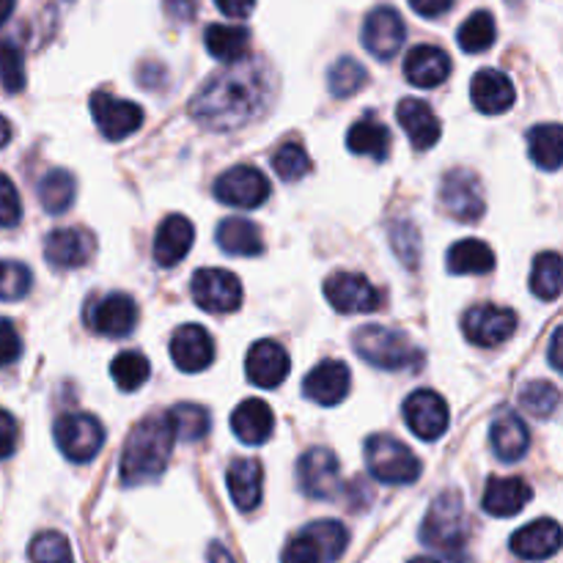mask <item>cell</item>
<instances>
[{
  "mask_svg": "<svg viewBox=\"0 0 563 563\" xmlns=\"http://www.w3.org/2000/svg\"><path fill=\"white\" fill-rule=\"evenodd\" d=\"M273 91V75L262 60H234L198 88L190 99V115L207 130H240L267 110Z\"/></svg>",
  "mask_w": 563,
  "mask_h": 563,
  "instance_id": "cell-1",
  "label": "cell"
},
{
  "mask_svg": "<svg viewBox=\"0 0 563 563\" xmlns=\"http://www.w3.org/2000/svg\"><path fill=\"white\" fill-rule=\"evenodd\" d=\"M170 451H174V432L165 412L137 421L121 451V482L126 487H137L159 478L168 467Z\"/></svg>",
  "mask_w": 563,
  "mask_h": 563,
  "instance_id": "cell-2",
  "label": "cell"
},
{
  "mask_svg": "<svg viewBox=\"0 0 563 563\" xmlns=\"http://www.w3.org/2000/svg\"><path fill=\"white\" fill-rule=\"evenodd\" d=\"M352 346L363 361L383 372H421L423 361H427L423 352L405 333L379 328V324H363L361 330H355Z\"/></svg>",
  "mask_w": 563,
  "mask_h": 563,
  "instance_id": "cell-3",
  "label": "cell"
},
{
  "mask_svg": "<svg viewBox=\"0 0 563 563\" xmlns=\"http://www.w3.org/2000/svg\"><path fill=\"white\" fill-rule=\"evenodd\" d=\"M467 539H471V526L460 493H443L429 506L421 526V542L454 561L465 555Z\"/></svg>",
  "mask_w": 563,
  "mask_h": 563,
  "instance_id": "cell-4",
  "label": "cell"
},
{
  "mask_svg": "<svg viewBox=\"0 0 563 563\" xmlns=\"http://www.w3.org/2000/svg\"><path fill=\"white\" fill-rule=\"evenodd\" d=\"M366 467L377 482L405 487L421 476V460L394 434H374L366 443Z\"/></svg>",
  "mask_w": 563,
  "mask_h": 563,
  "instance_id": "cell-5",
  "label": "cell"
},
{
  "mask_svg": "<svg viewBox=\"0 0 563 563\" xmlns=\"http://www.w3.org/2000/svg\"><path fill=\"white\" fill-rule=\"evenodd\" d=\"M55 445L69 462H91L104 443V429L88 412H66L55 421Z\"/></svg>",
  "mask_w": 563,
  "mask_h": 563,
  "instance_id": "cell-6",
  "label": "cell"
},
{
  "mask_svg": "<svg viewBox=\"0 0 563 563\" xmlns=\"http://www.w3.org/2000/svg\"><path fill=\"white\" fill-rule=\"evenodd\" d=\"M324 297L339 313H374L385 295L361 273H333L324 280Z\"/></svg>",
  "mask_w": 563,
  "mask_h": 563,
  "instance_id": "cell-7",
  "label": "cell"
},
{
  "mask_svg": "<svg viewBox=\"0 0 563 563\" xmlns=\"http://www.w3.org/2000/svg\"><path fill=\"white\" fill-rule=\"evenodd\" d=\"M440 207L445 209L449 218L460 220V223H476V220H482L487 203H484L478 176L465 168L449 170L443 185H440Z\"/></svg>",
  "mask_w": 563,
  "mask_h": 563,
  "instance_id": "cell-8",
  "label": "cell"
},
{
  "mask_svg": "<svg viewBox=\"0 0 563 563\" xmlns=\"http://www.w3.org/2000/svg\"><path fill=\"white\" fill-rule=\"evenodd\" d=\"M192 300L209 313H231L242 306V284L234 273L203 267L192 275Z\"/></svg>",
  "mask_w": 563,
  "mask_h": 563,
  "instance_id": "cell-9",
  "label": "cell"
},
{
  "mask_svg": "<svg viewBox=\"0 0 563 563\" xmlns=\"http://www.w3.org/2000/svg\"><path fill=\"white\" fill-rule=\"evenodd\" d=\"M214 198L225 207L256 209L269 198V179L251 165H236L214 179Z\"/></svg>",
  "mask_w": 563,
  "mask_h": 563,
  "instance_id": "cell-10",
  "label": "cell"
},
{
  "mask_svg": "<svg viewBox=\"0 0 563 563\" xmlns=\"http://www.w3.org/2000/svg\"><path fill=\"white\" fill-rule=\"evenodd\" d=\"M300 489L313 500H330L341 493L339 456L330 449H311L297 462Z\"/></svg>",
  "mask_w": 563,
  "mask_h": 563,
  "instance_id": "cell-11",
  "label": "cell"
},
{
  "mask_svg": "<svg viewBox=\"0 0 563 563\" xmlns=\"http://www.w3.org/2000/svg\"><path fill=\"white\" fill-rule=\"evenodd\" d=\"M462 330L465 339L476 346H500L515 335L517 330V313L504 306H473L462 319Z\"/></svg>",
  "mask_w": 563,
  "mask_h": 563,
  "instance_id": "cell-12",
  "label": "cell"
},
{
  "mask_svg": "<svg viewBox=\"0 0 563 563\" xmlns=\"http://www.w3.org/2000/svg\"><path fill=\"white\" fill-rule=\"evenodd\" d=\"M91 115L97 121L99 132L108 141H124L132 132L141 130L143 110L141 104L130 102V99H119L108 91H97L91 97Z\"/></svg>",
  "mask_w": 563,
  "mask_h": 563,
  "instance_id": "cell-13",
  "label": "cell"
},
{
  "mask_svg": "<svg viewBox=\"0 0 563 563\" xmlns=\"http://www.w3.org/2000/svg\"><path fill=\"white\" fill-rule=\"evenodd\" d=\"M97 251V240L91 231L80 225H66V229L49 231L44 240V258L55 269H77L86 267Z\"/></svg>",
  "mask_w": 563,
  "mask_h": 563,
  "instance_id": "cell-14",
  "label": "cell"
},
{
  "mask_svg": "<svg viewBox=\"0 0 563 563\" xmlns=\"http://www.w3.org/2000/svg\"><path fill=\"white\" fill-rule=\"evenodd\" d=\"M407 38L405 20L390 5H377L363 22V47L377 60H390Z\"/></svg>",
  "mask_w": 563,
  "mask_h": 563,
  "instance_id": "cell-15",
  "label": "cell"
},
{
  "mask_svg": "<svg viewBox=\"0 0 563 563\" xmlns=\"http://www.w3.org/2000/svg\"><path fill=\"white\" fill-rule=\"evenodd\" d=\"M405 421L421 440H438L449 429V405L434 390H416L405 401Z\"/></svg>",
  "mask_w": 563,
  "mask_h": 563,
  "instance_id": "cell-16",
  "label": "cell"
},
{
  "mask_svg": "<svg viewBox=\"0 0 563 563\" xmlns=\"http://www.w3.org/2000/svg\"><path fill=\"white\" fill-rule=\"evenodd\" d=\"M289 368H291L289 352L273 339L256 341L245 357L247 379H251L256 388H264V390H273L278 388V385H284L286 377H289Z\"/></svg>",
  "mask_w": 563,
  "mask_h": 563,
  "instance_id": "cell-17",
  "label": "cell"
},
{
  "mask_svg": "<svg viewBox=\"0 0 563 563\" xmlns=\"http://www.w3.org/2000/svg\"><path fill=\"white\" fill-rule=\"evenodd\" d=\"M350 366L330 357V361H322L319 366H313L311 374L302 379V394H306V399L317 401V405L335 407L350 396Z\"/></svg>",
  "mask_w": 563,
  "mask_h": 563,
  "instance_id": "cell-18",
  "label": "cell"
},
{
  "mask_svg": "<svg viewBox=\"0 0 563 563\" xmlns=\"http://www.w3.org/2000/svg\"><path fill=\"white\" fill-rule=\"evenodd\" d=\"M170 357L176 368L185 374H198L212 366L214 361V341L201 324H181L170 335Z\"/></svg>",
  "mask_w": 563,
  "mask_h": 563,
  "instance_id": "cell-19",
  "label": "cell"
},
{
  "mask_svg": "<svg viewBox=\"0 0 563 563\" xmlns=\"http://www.w3.org/2000/svg\"><path fill=\"white\" fill-rule=\"evenodd\" d=\"M88 322H91L97 333L108 335V339H124V335L135 330L137 306L130 295L113 291V295L93 302V308L88 311Z\"/></svg>",
  "mask_w": 563,
  "mask_h": 563,
  "instance_id": "cell-20",
  "label": "cell"
},
{
  "mask_svg": "<svg viewBox=\"0 0 563 563\" xmlns=\"http://www.w3.org/2000/svg\"><path fill=\"white\" fill-rule=\"evenodd\" d=\"M396 119H399L401 130H405V135L410 137L418 152L432 148L443 135L440 119L423 99H401L399 108H396Z\"/></svg>",
  "mask_w": 563,
  "mask_h": 563,
  "instance_id": "cell-21",
  "label": "cell"
},
{
  "mask_svg": "<svg viewBox=\"0 0 563 563\" xmlns=\"http://www.w3.org/2000/svg\"><path fill=\"white\" fill-rule=\"evenodd\" d=\"M192 242H196V229L190 220L185 214H168L154 236V262L159 267H176L190 253Z\"/></svg>",
  "mask_w": 563,
  "mask_h": 563,
  "instance_id": "cell-22",
  "label": "cell"
},
{
  "mask_svg": "<svg viewBox=\"0 0 563 563\" xmlns=\"http://www.w3.org/2000/svg\"><path fill=\"white\" fill-rule=\"evenodd\" d=\"M471 99L476 104L478 113L484 115H498L511 110L515 104L517 91L515 82L498 69H482L471 82Z\"/></svg>",
  "mask_w": 563,
  "mask_h": 563,
  "instance_id": "cell-23",
  "label": "cell"
},
{
  "mask_svg": "<svg viewBox=\"0 0 563 563\" xmlns=\"http://www.w3.org/2000/svg\"><path fill=\"white\" fill-rule=\"evenodd\" d=\"M405 75L407 80L418 88L443 86L451 75L449 53L434 47V44H418V47H412L410 53H407Z\"/></svg>",
  "mask_w": 563,
  "mask_h": 563,
  "instance_id": "cell-24",
  "label": "cell"
},
{
  "mask_svg": "<svg viewBox=\"0 0 563 563\" xmlns=\"http://www.w3.org/2000/svg\"><path fill=\"white\" fill-rule=\"evenodd\" d=\"M511 553L520 555L522 561H548L559 553L561 548V528L555 520H533L531 526L520 528L511 537Z\"/></svg>",
  "mask_w": 563,
  "mask_h": 563,
  "instance_id": "cell-25",
  "label": "cell"
},
{
  "mask_svg": "<svg viewBox=\"0 0 563 563\" xmlns=\"http://www.w3.org/2000/svg\"><path fill=\"white\" fill-rule=\"evenodd\" d=\"M533 489L526 478L520 476H504L489 478L487 489H484V511L493 517H515L531 504Z\"/></svg>",
  "mask_w": 563,
  "mask_h": 563,
  "instance_id": "cell-26",
  "label": "cell"
},
{
  "mask_svg": "<svg viewBox=\"0 0 563 563\" xmlns=\"http://www.w3.org/2000/svg\"><path fill=\"white\" fill-rule=\"evenodd\" d=\"M489 445L500 462H520L531 449V432L517 412L504 410L489 427Z\"/></svg>",
  "mask_w": 563,
  "mask_h": 563,
  "instance_id": "cell-27",
  "label": "cell"
},
{
  "mask_svg": "<svg viewBox=\"0 0 563 563\" xmlns=\"http://www.w3.org/2000/svg\"><path fill=\"white\" fill-rule=\"evenodd\" d=\"M231 500L240 511H253L262 504L264 467L258 460H234L225 473Z\"/></svg>",
  "mask_w": 563,
  "mask_h": 563,
  "instance_id": "cell-28",
  "label": "cell"
},
{
  "mask_svg": "<svg viewBox=\"0 0 563 563\" xmlns=\"http://www.w3.org/2000/svg\"><path fill=\"white\" fill-rule=\"evenodd\" d=\"M231 429L245 445H262L273 438L275 416L267 401L245 399L231 416Z\"/></svg>",
  "mask_w": 563,
  "mask_h": 563,
  "instance_id": "cell-29",
  "label": "cell"
},
{
  "mask_svg": "<svg viewBox=\"0 0 563 563\" xmlns=\"http://www.w3.org/2000/svg\"><path fill=\"white\" fill-rule=\"evenodd\" d=\"M346 146L357 157H372L383 163L390 154V130L374 113L357 119L346 132Z\"/></svg>",
  "mask_w": 563,
  "mask_h": 563,
  "instance_id": "cell-30",
  "label": "cell"
},
{
  "mask_svg": "<svg viewBox=\"0 0 563 563\" xmlns=\"http://www.w3.org/2000/svg\"><path fill=\"white\" fill-rule=\"evenodd\" d=\"M218 245L220 251L229 253V256H262L264 253V240L262 231L253 220L247 218H225L218 225Z\"/></svg>",
  "mask_w": 563,
  "mask_h": 563,
  "instance_id": "cell-31",
  "label": "cell"
},
{
  "mask_svg": "<svg viewBox=\"0 0 563 563\" xmlns=\"http://www.w3.org/2000/svg\"><path fill=\"white\" fill-rule=\"evenodd\" d=\"M203 44H207L209 55L223 64H234V60L247 58L251 53V31L242 25H209L203 31Z\"/></svg>",
  "mask_w": 563,
  "mask_h": 563,
  "instance_id": "cell-32",
  "label": "cell"
},
{
  "mask_svg": "<svg viewBox=\"0 0 563 563\" xmlns=\"http://www.w3.org/2000/svg\"><path fill=\"white\" fill-rule=\"evenodd\" d=\"M165 416H168L174 440H185V443H198L212 429V416H209L207 407L190 405V401H179Z\"/></svg>",
  "mask_w": 563,
  "mask_h": 563,
  "instance_id": "cell-33",
  "label": "cell"
},
{
  "mask_svg": "<svg viewBox=\"0 0 563 563\" xmlns=\"http://www.w3.org/2000/svg\"><path fill=\"white\" fill-rule=\"evenodd\" d=\"M495 267V253L482 240H462L451 245L449 269L454 275H487Z\"/></svg>",
  "mask_w": 563,
  "mask_h": 563,
  "instance_id": "cell-34",
  "label": "cell"
},
{
  "mask_svg": "<svg viewBox=\"0 0 563 563\" xmlns=\"http://www.w3.org/2000/svg\"><path fill=\"white\" fill-rule=\"evenodd\" d=\"M528 152H531V159L542 170H555L561 168L563 163V132L559 124H539L533 126L531 135H528Z\"/></svg>",
  "mask_w": 563,
  "mask_h": 563,
  "instance_id": "cell-35",
  "label": "cell"
},
{
  "mask_svg": "<svg viewBox=\"0 0 563 563\" xmlns=\"http://www.w3.org/2000/svg\"><path fill=\"white\" fill-rule=\"evenodd\" d=\"M75 176L69 170H49L38 181V201L49 214H64L75 201Z\"/></svg>",
  "mask_w": 563,
  "mask_h": 563,
  "instance_id": "cell-36",
  "label": "cell"
},
{
  "mask_svg": "<svg viewBox=\"0 0 563 563\" xmlns=\"http://www.w3.org/2000/svg\"><path fill=\"white\" fill-rule=\"evenodd\" d=\"M498 27H495V16L489 11H473L465 22L460 25L456 42L465 53H487L495 44Z\"/></svg>",
  "mask_w": 563,
  "mask_h": 563,
  "instance_id": "cell-37",
  "label": "cell"
},
{
  "mask_svg": "<svg viewBox=\"0 0 563 563\" xmlns=\"http://www.w3.org/2000/svg\"><path fill=\"white\" fill-rule=\"evenodd\" d=\"M531 291L542 300L553 302L559 300L561 295V256L555 251L542 253L533 262V273H531Z\"/></svg>",
  "mask_w": 563,
  "mask_h": 563,
  "instance_id": "cell-38",
  "label": "cell"
},
{
  "mask_svg": "<svg viewBox=\"0 0 563 563\" xmlns=\"http://www.w3.org/2000/svg\"><path fill=\"white\" fill-rule=\"evenodd\" d=\"M368 82V71L355 58H339L328 71V88L333 97L346 99L355 97Z\"/></svg>",
  "mask_w": 563,
  "mask_h": 563,
  "instance_id": "cell-39",
  "label": "cell"
},
{
  "mask_svg": "<svg viewBox=\"0 0 563 563\" xmlns=\"http://www.w3.org/2000/svg\"><path fill=\"white\" fill-rule=\"evenodd\" d=\"M152 374V366H148L146 357L141 352H121L113 363H110V377L126 394H135L143 383Z\"/></svg>",
  "mask_w": 563,
  "mask_h": 563,
  "instance_id": "cell-40",
  "label": "cell"
},
{
  "mask_svg": "<svg viewBox=\"0 0 563 563\" xmlns=\"http://www.w3.org/2000/svg\"><path fill=\"white\" fill-rule=\"evenodd\" d=\"M561 394L553 383L548 379H533V383L522 385L520 390V407L537 418H550L559 410Z\"/></svg>",
  "mask_w": 563,
  "mask_h": 563,
  "instance_id": "cell-41",
  "label": "cell"
},
{
  "mask_svg": "<svg viewBox=\"0 0 563 563\" xmlns=\"http://www.w3.org/2000/svg\"><path fill=\"white\" fill-rule=\"evenodd\" d=\"M306 528L311 531V537L317 539L319 548H322L324 563H333L344 555L346 544H350V533H346V528L341 526V522L319 520V522H311V526H306Z\"/></svg>",
  "mask_w": 563,
  "mask_h": 563,
  "instance_id": "cell-42",
  "label": "cell"
},
{
  "mask_svg": "<svg viewBox=\"0 0 563 563\" xmlns=\"http://www.w3.org/2000/svg\"><path fill=\"white\" fill-rule=\"evenodd\" d=\"M273 168L278 179L284 181H300L311 170V157L300 143H284L278 152L273 154Z\"/></svg>",
  "mask_w": 563,
  "mask_h": 563,
  "instance_id": "cell-43",
  "label": "cell"
},
{
  "mask_svg": "<svg viewBox=\"0 0 563 563\" xmlns=\"http://www.w3.org/2000/svg\"><path fill=\"white\" fill-rule=\"evenodd\" d=\"M27 555H31L33 563H75L66 537L55 531H44L38 537H33Z\"/></svg>",
  "mask_w": 563,
  "mask_h": 563,
  "instance_id": "cell-44",
  "label": "cell"
},
{
  "mask_svg": "<svg viewBox=\"0 0 563 563\" xmlns=\"http://www.w3.org/2000/svg\"><path fill=\"white\" fill-rule=\"evenodd\" d=\"M33 275L22 262L0 258V302H14L31 291Z\"/></svg>",
  "mask_w": 563,
  "mask_h": 563,
  "instance_id": "cell-45",
  "label": "cell"
},
{
  "mask_svg": "<svg viewBox=\"0 0 563 563\" xmlns=\"http://www.w3.org/2000/svg\"><path fill=\"white\" fill-rule=\"evenodd\" d=\"M0 82L9 93L25 88V58L14 42H0Z\"/></svg>",
  "mask_w": 563,
  "mask_h": 563,
  "instance_id": "cell-46",
  "label": "cell"
},
{
  "mask_svg": "<svg viewBox=\"0 0 563 563\" xmlns=\"http://www.w3.org/2000/svg\"><path fill=\"white\" fill-rule=\"evenodd\" d=\"M390 242H394V251L407 267H418V258H421V234H418L416 223L410 220H401L394 223L390 229Z\"/></svg>",
  "mask_w": 563,
  "mask_h": 563,
  "instance_id": "cell-47",
  "label": "cell"
},
{
  "mask_svg": "<svg viewBox=\"0 0 563 563\" xmlns=\"http://www.w3.org/2000/svg\"><path fill=\"white\" fill-rule=\"evenodd\" d=\"M284 563H324L322 548H319L317 539L311 537L308 528H302L297 537H291L284 548Z\"/></svg>",
  "mask_w": 563,
  "mask_h": 563,
  "instance_id": "cell-48",
  "label": "cell"
},
{
  "mask_svg": "<svg viewBox=\"0 0 563 563\" xmlns=\"http://www.w3.org/2000/svg\"><path fill=\"white\" fill-rule=\"evenodd\" d=\"M22 218V201L20 192H16L14 181L5 174H0V225L11 229V225L20 223Z\"/></svg>",
  "mask_w": 563,
  "mask_h": 563,
  "instance_id": "cell-49",
  "label": "cell"
},
{
  "mask_svg": "<svg viewBox=\"0 0 563 563\" xmlns=\"http://www.w3.org/2000/svg\"><path fill=\"white\" fill-rule=\"evenodd\" d=\"M22 355V339L16 333L14 322L11 319H0V368L11 366V363L20 361Z\"/></svg>",
  "mask_w": 563,
  "mask_h": 563,
  "instance_id": "cell-50",
  "label": "cell"
},
{
  "mask_svg": "<svg viewBox=\"0 0 563 563\" xmlns=\"http://www.w3.org/2000/svg\"><path fill=\"white\" fill-rule=\"evenodd\" d=\"M16 451V421L11 412L0 407V462L9 460Z\"/></svg>",
  "mask_w": 563,
  "mask_h": 563,
  "instance_id": "cell-51",
  "label": "cell"
},
{
  "mask_svg": "<svg viewBox=\"0 0 563 563\" xmlns=\"http://www.w3.org/2000/svg\"><path fill=\"white\" fill-rule=\"evenodd\" d=\"M163 3L176 22H190L198 14V0H163Z\"/></svg>",
  "mask_w": 563,
  "mask_h": 563,
  "instance_id": "cell-52",
  "label": "cell"
},
{
  "mask_svg": "<svg viewBox=\"0 0 563 563\" xmlns=\"http://www.w3.org/2000/svg\"><path fill=\"white\" fill-rule=\"evenodd\" d=\"M214 3L225 16H234V20L251 16V11L256 9V0H214Z\"/></svg>",
  "mask_w": 563,
  "mask_h": 563,
  "instance_id": "cell-53",
  "label": "cell"
},
{
  "mask_svg": "<svg viewBox=\"0 0 563 563\" xmlns=\"http://www.w3.org/2000/svg\"><path fill=\"white\" fill-rule=\"evenodd\" d=\"M410 5L421 16H440L454 5V0H410Z\"/></svg>",
  "mask_w": 563,
  "mask_h": 563,
  "instance_id": "cell-54",
  "label": "cell"
},
{
  "mask_svg": "<svg viewBox=\"0 0 563 563\" xmlns=\"http://www.w3.org/2000/svg\"><path fill=\"white\" fill-rule=\"evenodd\" d=\"M561 341H563V330L555 328L553 339H550V366L555 368V372H563V361H561Z\"/></svg>",
  "mask_w": 563,
  "mask_h": 563,
  "instance_id": "cell-55",
  "label": "cell"
},
{
  "mask_svg": "<svg viewBox=\"0 0 563 563\" xmlns=\"http://www.w3.org/2000/svg\"><path fill=\"white\" fill-rule=\"evenodd\" d=\"M209 563H234V559H231V553L223 544L212 542L209 544Z\"/></svg>",
  "mask_w": 563,
  "mask_h": 563,
  "instance_id": "cell-56",
  "label": "cell"
},
{
  "mask_svg": "<svg viewBox=\"0 0 563 563\" xmlns=\"http://www.w3.org/2000/svg\"><path fill=\"white\" fill-rule=\"evenodd\" d=\"M9 141H11V124L5 115H0V148H3Z\"/></svg>",
  "mask_w": 563,
  "mask_h": 563,
  "instance_id": "cell-57",
  "label": "cell"
},
{
  "mask_svg": "<svg viewBox=\"0 0 563 563\" xmlns=\"http://www.w3.org/2000/svg\"><path fill=\"white\" fill-rule=\"evenodd\" d=\"M11 11H14V0H0V27L9 22Z\"/></svg>",
  "mask_w": 563,
  "mask_h": 563,
  "instance_id": "cell-58",
  "label": "cell"
},
{
  "mask_svg": "<svg viewBox=\"0 0 563 563\" xmlns=\"http://www.w3.org/2000/svg\"><path fill=\"white\" fill-rule=\"evenodd\" d=\"M410 563H440L438 559H427V555H421V559H412Z\"/></svg>",
  "mask_w": 563,
  "mask_h": 563,
  "instance_id": "cell-59",
  "label": "cell"
}]
</instances>
